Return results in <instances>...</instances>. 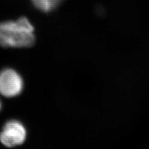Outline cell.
I'll return each instance as SVG.
<instances>
[{"mask_svg": "<svg viewBox=\"0 0 149 149\" xmlns=\"http://www.w3.org/2000/svg\"><path fill=\"white\" fill-rule=\"evenodd\" d=\"M34 42V27L27 18L0 22V45L3 47H29Z\"/></svg>", "mask_w": 149, "mask_h": 149, "instance_id": "cell-1", "label": "cell"}, {"mask_svg": "<svg viewBox=\"0 0 149 149\" xmlns=\"http://www.w3.org/2000/svg\"><path fill=\"white\" fill-rule=\"evenodd\" d=\"M26 136L24 125L20 121L11 120L4 124L0 132V141L7 147H15L24 143Z\"/></svg>", "mask_w": 149, "mask_h": 149, "instance_id": "cell-2", "label": "cell"}, {"mask_svg": "<svg viewBox=\"0 0 149 149\" xmlns=\"http://www.w3.org/2000/svg\"><path fill=\"white\" fill-rule=\"evenodd\" d=\"M24 87L22 78L16 70L4 69L0 72V93L6 97L19 95Z\"/></svg>", "mask_w": 149, "mask_h": 149, "instance_id": "cell-3", "label": "cell"}, {"mask_svg": "<svg viewBox=\"0 0 149 149\" xmlns=\"http://www.w3.org/2000/svg\"><path fill=\"white\" fill-rule=\"evenodd\" d=\"M62 1L63 0H32L37 8L45 12L52 10Z\"/></svg>", "mask_w": 149, "mask_h": 149, "instance_id": "cell-4", "label": "cell"}, {"mask_svg": "<svg viewBox=\"0 0 149 149\" xmlns=\"http://www.w3.org/2000/svg\"><path fill=\"white\" fill-rule=\"evenodd\" d=\"M1 102H0V109H1Z\"/></svg>", "mask_w": 149, "mask_h": 149, "instance_id": "cell-5", "label": "cell"}]
</instances>
